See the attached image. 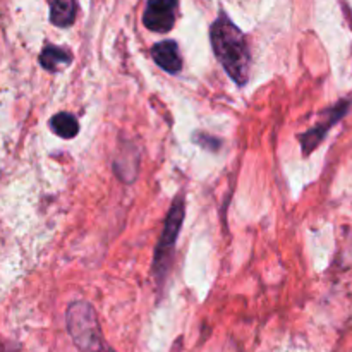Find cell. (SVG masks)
<instances>
[{
    "mask_svg": "<svg viewBox=\"0 0 352 352\" xmlns=\"http://www.w3.org/2000/svg\"><path fill=\"white\" fill-rule=\"evenodd\" d=\"M67 329L82 352H105L95 309L85 301L72 302L67 309Z\"/></svg>",
    "mask_w": 352,
    "mask_h": 352,
    "instance_id": "obj_2",
    "label": "cell"
},
{
    "mask_svg": "<svg viewBox=\"0 0 352 352\" xmlns=\"http://www.w3.org/2000/svg\"><path fill=\"white\" fill-rule=\"evenodd\" d=\"M182 222H184V201H182V198H177L174 201V205H172L167 219H165L164 230H162V237L158 241L157 253H155L153 268L155 274L160 278H164V275L168 270V265H170L172 253H174L175 241H177Z\"/></svg>",
    "mask_w": 352,
    "mask_h": 352,
    "instance_id": "obj_3",
    "label": "cell"
},
{
    "mask_svg": "<svg viewBox=\"0 0 352 352\" xmlns=\"http://www.w3.org/2000/svg\"><path fill=\"white\" fill-rule=\"evenodd\" d=\"M179 0H146L143 23L155 33H167L174 28Z\"/></svg>",
    "mask_w": 352,
    "mask_h": 352,
    "instance_id": "obj_4",
    "label": "cell"
},
{
    "mask_svg": "<svg viewBox=\"0 0 352 352\" xmlns=\"http://www.w3.org/2000/svg\"><path fill=\"white\" fill-rule=\"evenodd\" d=\"M210 41L220 62L230 79L243 86L250 76V48L243 31L226 16L220 14L210 28Z\"/></svg>",
    "mask_w": 352,
    "mask_h": 352,
    "instance_id": "obj_1",
    "label": "cell"
},
{
    "mask_svg": "<svg viewBox=\"0 0 352 352\" xmlns=\"http://www.w3.org/2000/svg\"><path fill=\"white\" fill-rule=\"evenodd\" d=\"M346 103H340V105H337L336 109L330 110V117L327 119V122H322L318 124L316 127H313V129H309L308 133H305L301 136V144H302V150H305V153H309V151L315 150L316 146H318L320 143H322V140L325 138L327 131L330 129V127L333 126V124L337 122V120L340 119V117L344 116V112H346Z\"/></svg>",
    "mask_w": 352,
    "mask_h": 352,
    "instance_id": "obj_6",
    "label": "cell"
},
{
    "mask_svg": "<svg viewBox=\"0 0 352 352\" xmlns=\"http://www.w3.org/2000/svg\"><path fill=\"white\" fill-rule=\"evenodd\" d=\"M50 127L57 136L65 138V140H72L79 133L78 120H76V117L72 113L67 112H60L52 117Z\"/></svg>",
    "mask_w": 352,
    "mask_h": 352,
    "instance_id": "obj_9",
    "label": "cell"
},
{
    "mask_svg": "<svg viewBox=\"0 0 352 352\" xmlns=\"http://www.w3.org/2000/svg\"><path fill=\"white\" fill-rule=\"evenodd\" d=\"M195 141H196V143L201 144L203 148H208V144H212V150H219V148H217V146H219V144H220V141L215 140V138L208 136V134H199V138L196 136Z\"/></svg>",
    "mask_w": 352,
    "mask_h": 352,
    "instance_id": "obj_10",
    "label": "cell"
},
{
    "mask_svg": "<svg viewBox=\"0 0 352 352\" xmlns=\"http://www.w3.org/2000/svg\"><path fill=\"white\" fill-rule=\"evenodd\" d=\"M72 62V55L65 48L60 47H47L40 55V64L47 71H58L64 65Z\"/></svg>",
    "mask_w": 352,
    "mask_h": 352,
    "instance_id": "obj_8",
    "label": "cell"
},
{
    "mask_svg": "<svg viewBox=\"0 0 352 352\" xmlns=\"http://www.w3.org/2000/svg\"><path fill=\"white\" fill-rule=\"evenodd\" d=\"M151 57L157 62L158 67L164 69L168 74H177L182 69V57L179 54V47L175 41H160L151 50Z\"/></svg>",
    "mask_w": 352,
    "mask_h": 352,
    "instance_id": "obj_5",
    "label": "cell"
},
{
    "mask_svg": "<svg viewBox=\"0 0 352 352\" xmlns=\"http://www.w3.org/2000/svg\"><path fill=\"white\" fill-rule=\"evenodd\" d=\"M50 21L58 28H69L76 19V0H48Z\"/></svg>",
    "mask_w": 352,
    "mask_h": 352,
    "instance_id": "obj_7",
    "label": "cell"
}]
</instances>
